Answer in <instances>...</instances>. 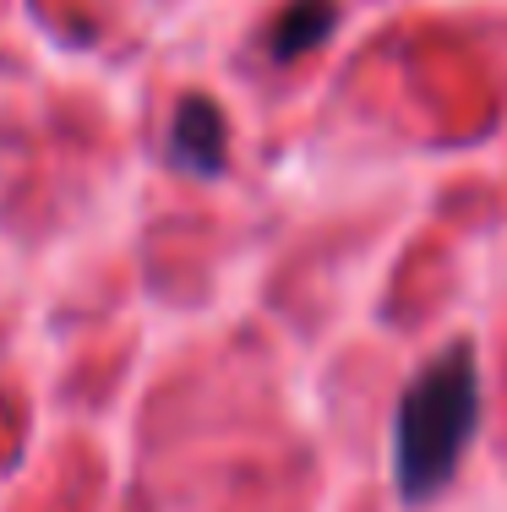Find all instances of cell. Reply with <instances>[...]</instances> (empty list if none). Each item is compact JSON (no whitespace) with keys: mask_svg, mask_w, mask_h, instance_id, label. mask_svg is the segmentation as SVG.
I'll return each mask as SVG.
<instances>
[{"mask_svg":"<svg viewBox=\"0 0 507 512\" xmlns=\"http://www.w3.org/2000/svg\"><path fill=\"white\" fill-rule=\"evenodd\" d=\"M480 425V371L475 349L453 338L426 371L409 382L393 425V474L404 502H431L453 485L458 458Z\"/></svg>","mask_w":507,"mask_h":512,"instance_id":"obj_1","label":"cell"},{"mask_svg":"<svg viewBox=\"0 0 507 512\" xmlns=\"http://www.w3.org/2000/svg\"><path fill=\"white\" fill-rule=\"evenodd\" d=\"M224 148H229L224 109L213 99H202V93L180 99L175 126H169V158H175L186 175H219V169H224Z\"/></svg>","mask_w":507,"mask_h":512,"instance_id":"obj_2","label":"cell"},{"mask_svg":"<svg viewBox=\"0 0 507 512\" xmlns=\"http://www.w3.org/2000/svg\"><path fill=\"white\" fill-rule=\"evenodd\" d=\"M333 22H338V6H333V0H289L284 17L273 22L268 50L279 55V60L311 55V50H317V44L333 33Z\"/></svg>","mask_w":507,"mask_h":512,"instance_id":"obj_3","label":"cell"}]
</instances>
